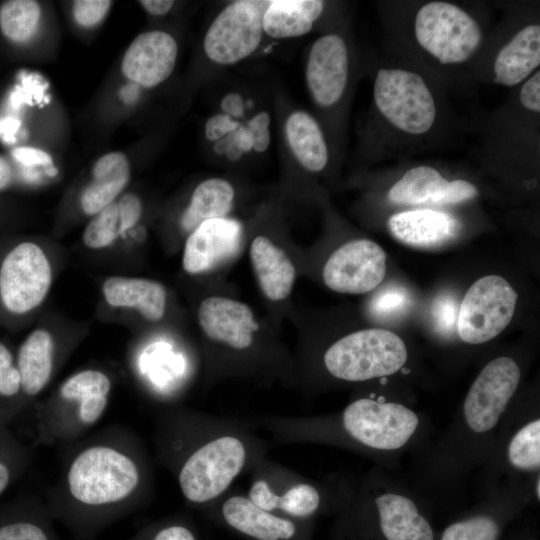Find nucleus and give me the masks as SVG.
Masks as SVG:
<instances>
[{
    "label": "nucleus",
    "instance_id": "f257e3e1",
    "mask_svg": "<svg viewBox=\"0 0 540 540\" xmlns=\"http://www.w3.org/2000/svg\"><path fill=\"white\" fill-rule=\"evenodd\" d=\"M253 427L249 421L207 413L179 414L171 421L169 454L188 502L213 503L267 457L269 444Z\"/></svg>",
    "mask_w": 540,
    "mask_h": 540
},
{
    "label": "nucleus",
    "instance_id": "f03ea898",
    "mask_svg": "<svg viewBox=\"0 0 540 540\" xmlns=\"http://www.w3.org/2000/svg\"><path fill=\"white\" fill-rule=\"evenodd\" d=\"M408 358L403 340L395 333L371 328L353 332L330 345L323 355L327 372L336 379L362 382L392 375Z\"/></svg>",
    "mask_w": 540,
    "mask_h": 540
},
{
    "label": "nucleus",
    "instance_id": "7ed1b4c3",
    "mask_svg": "<svg viewBox=\"0 0 540 540\" xmlns=\"http://www.w3.org/2000/svg\"><path fill=\"white\" fill-rule=\"evenodd\" d=\"M141 472L136 462L117 449L93 446L72 461L67 482L79 502L100 506L119 502L138 488Z\"/></svg>",
    "mask_w": 540,
    "mask_h": 540
},
{
    "label": "nucleus",
    "instance_id": "20e7f679",
    "mask_svg": "<svg viewBox=\"0 0 540 540\" xmlns=\"http://www.w3.org/2000/svg\"><path fill=\"white\" fill-rule=\"evenodd\" d=\"M414 33L419 45L443 65L467 61L482 42L476 20L457 5L442 1L418 10Z\"/></svg>",
    "mask_w": 540,
    "mask_h": 540
},
{
    "label": "nucleus",
    "instance_id": "39448f33",
    "mask_svg": "<svg viewBox=\"0 0 540 540\" xmlns=\"http://www.w3.org/2000/svg\"><path fill=\"white\" fill-rule=\"evenodd\" d=\"M374 102L395 128L411 135L426 133L436 118L433 95L423 78L404 69H380L373 87Z\"/></svg>",
    "mask_w": 540,
    "mask_h": 540
},
{
    "label": "nucleus",
    "instance_id": "423d86ee",
    "mask_svg": "<svg viewBox=\"0 0 540 540\" xmlns=\"http://www.w3.org/2000/svg\"><path fill=\"white\" fill-rule=\"evenodd\" d=\"M251 472L247 496L260 508L297 520L319 511L325 496L321 487L296 471L265 457Z\"/></svg>",
    "mask_w": 540,
    "mask_h": 540
},
{
    "label": "nucleus",
    "instance_id": "0eeeda50",
    "mask_svg": "<svg viewBox=\"0 0 540 540\" xmlns=\"http://www.w3.org/2000/svg\"><path fill=\"white\" fill-rule=\"evenodd\" d=\"M518 295L501 276L478 279L466 292L458 313L457 333L468 344H481L499 335L510 323Z\"/></svg>",
    "mask_w": 540,
    "mask_h": 540
},
{
    "label": "nucleus",
    "instance_id": "6e6552de",
    "mask_svg": "<svg viewBox=\"0 0 540 540\" xmlns=\"http://www.w3.org/2000/svg\"><path fill=\"white\" fill-rule=\"evenodd\" d=\"M520 377L519 365L511 357H497L484 366L463 402L462 420L470 434L485 435L498 425Z\"/></svg>",
    "mask_w": 540,
    "mask_h": 540
},
{
    "label": "nucleus",
    "instance_id": "1a4fd4ad",
    "mask_svg": "<svg viewBox=\"0 0 540 540\" xmlns=\"http://www.w3.org/2000/svg\"><path fill=\"white\" fill-rule=\"evenodd\" d=\"M269 1L239 0L228 4L209 26L204 52L214 63L235 64L260 45L263 15Z\"/></svg>",
    "mask_w": 540,
    "mask_h": 540
},
{
    "label": "nucleus",
    "instance_id": "9d476101",
    "mask_svg": "<svg viewBox=\"0 0 540 540\" xmlns=\"http://www.w3.org/2000/svg\"><path fill=\"white\" fill-rule=\"evenodd\" d=\"M51 281V266L44 251L37 244L21 243L8 253L0 268L2 303L10 312L26 313L42 303Z\"/></svg>",
    "mask_w": 540,
    "mask_h": 540
},
{
    "label": "nucleus",
    "instance_id": "9b49d317",
    "mask_svg": "<svg viewBox=\"0 0 540 540\" xmlns=\"http://www.w3.org/2000/svg\"><path fill=\"white\" fill-rule=\"evenodd\" d=\"M386 273V254L368 239L351 240L335 250L325 263L323 279L339 293L363 294L375 289Z\"/></svg>",
    "mask_w": 540,
    "mask_h": 540
},
{
    "label": "nucleus",
    "instance_id": "f8f14e48",
    "mask_svg": "<svg viewBox=\"0 0 540 540\" xmlns=\"http://www.w3.org/2000/svg\"><path fill=\"white\" fill-rule=\"evenodd\" d=\"M215 507L221 520L231 529L254 540H301L302 530L297 520L254 504L246 493L228 491L209 504Z\"/></svg>",
    "mask_w": 540,
    "mask_h": 540
},
{
    "label": "nucleus",
    "instance_id": "ddd939ff",
    "mask_svg": "<svg viewBox=\"0 0 540 540\" xmlns=\"http://www.w3.org/2000/svg\"><path fill=\"white\" fill-rule=\"evenodd\" d=\"M349 74V57L345 41L337 34H327L312 45L306 82L317 104L330 107L342 97Z\"/></svg>",
    "mask_w": 540,
    "mask_h": 540
},
{
    "label": "nucleus",
    "instance_id": "4468645a",
    "mask_svg": "<svg viewBox=\"0 0 540 540\" xmlns=\"http://www.w3.org/2000/svg\"><path fill=\"white\" fill-rule=\"evenodd\" d=\"M243 228L231 218L210 219L199 224L188 236L183 267L190 274L209 271L237 254Z\"/></svg>",
    "mask_w": 540,
    "mask_h": 540
},
{
    "label": "nucleus",
    "instance_id": "2eb2a0df",
    "mask_svg": "<svg viewBox=\"0 0 540 540\" xmlns=\"http://www.w3.org/2000/svg\"><path fill=\"white\" fill-rule=\"evenodd\" d=\"M198 320L211 341L238 352L253 346L254 334L259 329L248 305L226 297L204 299L199 306Z\"/></svg>",
    "mask_w": 540,
    "mask_h": 540
},
{
    "label": "nucleus",
    "instance_id": "dca6fc26",
    "mask_svg": "<svg viewBox=\"0 0 540 540\" xmlns=\"http://www.w3.org/2000/svg\"><path fill=\"white\" fill-rule=\"evenodd\" d=\"M178 55L172 35L160 30L139 34L126 50L121 63L123 74L146 88L164 82L173 72Z\"/></svg>",
    "mask_w": 540,
    "mask_h": 540
},
{
    "label": "nucleus",
    "instance_id": "f3484780",
    "mask_svg": "<svg viewBox=\"0 0 540 540\" xmlns=\"http://www.w3.org/2000/svg\"><path fill=\"white\" fill-rule=\"evenodd\" d=\"M478 195L477 188L465 180H446L436 169L418 166L408 170L389 190L391 202L404 205L456 204Z\"/></svg>",
    "mask_w": 540,
    "mask_h": 540
},
{
    "label": "nucleus",
    "instance_id": "a211bd4d",
    "mask_svg": "<svg viewBox=\"0 0 540 540\" xmlns=\"http://www.w3.org/2000/svg\"><path fill=\"white\" fill-rule=\"evenodd\" d=\"M388 228L400 242L427 248L454 238L459 230V222L446 212L419 209L392 215L388 220Z\"/></svg>",
    "mask_w": 540,
    "mask_h": 540
},
{
    "label": "nucleus",
    "instance_id": "6ab92c4d",
    "mask_svg": "<svg viewBox=\"0 0 540 540\" xmlns=\"http://www.w3.org/2000/svg\"><path fill=\"white\" fill-rule=\"evenodd\" d=\"M380 530L386 540H433L430 523L415 502L397 492H385L374 499Z\"/></svg>",
    "mask_w": 540,
    "mask_h": 540
},
{
    "label": "nucleus",
    "instance_id": "aec40b11",
    "mask_svg": "<svg viewBox=\"0 0 540 540\" xmlns=\"http://www.w3.org/2000/svg\"><path fill=\"white\" fill-rule=\"evenodd\" d=\"M250 258L264 295L272 301L287 298L292 291L296 271L286 252L267 237L258 236L252 241Z\"/></svg>",
    "mask_w": 540,
    "mask_h": 540
},
{
    "label": "nucleus",
    "instance_id": "412c9836",
    "mask_svg": "<svg viewBox=\"0 0 540 540\" xmlns=\"http://www.w3.org/2000/svg\"><path fill=\"white\" fill-rule=\"evenodd\" d=\"M102 292L110 306L135 309L147 321L157 322L165 314L166 291L156 281L110 277L103 283Z\"/></svg>",
    "mask_w": 540,
    "mask_h": 540
},
{
    "label": "nucleus",
    "instance_id": "4be33fe9",
    "mask_svg": "<svg viewBox=\"0 0 540 540\" xmlns=\"http://www.w3.org/2000/svg\"><path fill=\"white\" fill-rule=\"evenodd\" d=\"M539 64L540 26L531 24L518 31L497 54L495 81L504 86H514L527 78Z\"/></svg>",
    "mask_w": 540,
    "mask_h": 540
},
{
    "label": "nucleus",
    "instance_id": "5701e85b",
    "mask_svg": "<svg viewBox=\"0 0 540 540\" xmlns=\"http://www.w3.org/2000/svg\"><path fill=\"white\" fill-rule=\"evenodd\" d=\"M93 180L81 196L82 210L95 215L112 204L130 179V164L120 152H111L100 157L92 169Z\"/></svg>",
    "mask_w": 540,
    "mask_h": 540
},
{
    "label": "nucleus",
    "instance_id": "b1692460",
    "mask_svg": "<svg viewBox=\"0 0 540 540\" xmlns=\"http://www.w3.org/2000/svg\"><path fill=\"white\" fill-rule=\"evenodd\" d=\"M323 9L324 2L319 0L269 1L263 15V32L274 39L303 36L311 31Z\"/></svg>",
    "mask_w": 540,
    "mask_h": 540
},
{
    "label": "nucleus",
    "instance_id": "393cba45",
    "mask_svg": "<svg viewBox=\"0 0 540 540\" xmlns=\"http://www.w3.org/2000/svg\"><path fill=\"white\" fill-rule=\"evenodd\" d=\"M285 134L288 145L298 162L308 171L320 172L328 162V148L316 120L304 111L287 118Z\"/></svg>",
    "mask_w": 540,
    "mask_h": 540
},
{
    "label": "nucleus",
    "instance_id": "a878e982",
    "mask_svg": "<svg viewBox=\"0 0 540 540\" xmlns=\"http://www.w3.org/2000/svg\"><path fill=\"white\" fill-rule=\"evenodd\" d=\"M53 351V338L44 329L33 331L21 345L17 369L21 388L26 394H38L49 382L53 368Z\"/></svg>",
    "mask_w": 540,
    "mask_h": 540
},
{
    "label": "nucleus",
    "instance_id": "bb28decb",
    "mask_svg": "<svg viewBox=\"0 0 540 540\" xmlns=\"http://www.w3.org/2000/svg\"><path fill=\"white\" fill-rule=\"evenodd\" d=\"M111 389L110 379L101 371L84 370L67 378L60 395L78 403L79 419L85 424L96 423L103 415Z\"/></svg>",
    "mask_w": 540,
    "mask_h": 540
},
{
    "label": "nucleus",
    "instance_id": "cd10ccee",
    "mask_svg": "<svg viewBox=\"0 0 540 540\" xmlns=\"http://www.w3.org/2000/svg\"><path fill=\"white\" fill-rule=\"evenodd\" d=\"M235 192L233 186L222 178L201 182L193 191L189 206L180 223L186 232H192L206 220L224 218L232 208Z\"/></svg>",
    "mask_w": 540,
    "mask_h": 540
},
{
    "label": "nucleus",
    "instance_id": "c85d7f7f",
    "mask_svg": "<svg viewBox=\"0 0 540 540\" xmlns=\"http://www.w3.org/2000/svg\"><path fill=\"white\" fill-rule=\"evenodd\" d=\"M506 457L512 468L538 472L540 467V419L527 421L510 438Z\"/></svg>",
    "mask_w": 540,
    "mask_h": 540
},
{
    "label": "nucleus",
    "instance_id": "c756f323",
    "mask_svg": "<svg viewBox=\"0 0 540 540\" xmlns=\"http://www.w3.org/2000/svg\"><path fill=\"white\" fill-rule=\"evenodd\" d=\"M40 13V6L36 1H7L0 8L1 30L13 41H26L36 31Z\"/></svg>",
    "mask_w": 540,
    "mask_h": 540
},
{
    "label": "nucleus",
    "instance_id": "7c9ffc66",
    "mask_svg": "<svg viewBox=\"0 0 540 540\" xmlns=\"http://www.w3.org/2000/svg\"><path fill=\"white\" fill-rule=\"evenodd\" d=\"M409 290L390 283L377 291L368 304V313L376 321L390 322L405 316L412 305Z\"/></svg>",
    "mask_w": 540,
    "mask_h": 540
},
{
    "label": "nucleus",
    "instance_id": "2f4dec72",
    "mask_svg": "<svg viewBox=\"0 0 540 540\" xmlns=\"http://www.w3.org/2000/svg\"><path fill=\"white\" fill-rule=\"evenodd\" d=\"M120 234L118 206L113 202L94 215L84 230L83 242L88 248L101 249L109 246Z\"/></svg>",
    "mask_w": 540,
    "mask_h": 540
},
{
    "label": "nucleus",
    "instance_id": "473e14b6",
    "mask_svg": "<svg viewBox=\"0 0 540 540\" xmlns=\"http://www.w3.org/2000/svg\"><path fill=\"white\" fill-rule=\"evenodd\" d=\"M499 525L487 515L457 521L444 530L441 540H497Z\"/></svg>",
    "mask_w": 540,
    "mask_h": 540
},
{
    "label": "nucleus",
    "instance_id": "72a5a7b5",
    "mask_svg": "<svg viewBox=\"0 0 540 540\" xmlns=\"http://www.w3.org/2000/svg\"><path fill=\"white\" fill-rule=\"evenodd\" d=\"M459 307L454 295L444 293L434 300L431 315L435 329L442 335L448 336L457 330Z\"/></svg>",
    "mask_w": 540,
    "mask_h": 540
},
{
    "label": "nucleus",
    "instance_id": "f704fd0d",
    "mask_svg": "<svg viewBox=\"0 0 540 540\" xmlns=\"http://www.w3.org/2000/svg\"><path fill=\"white\" fill-rule=\"evenodd\" d=\"M111 5L112 1L107 0H77L73 3L72 12L79 25L91 27L102 21Z\"/></svg>",
    "mask_w": 540,
    "mask_h": 540
},
{
    "label": "nucleus",
    "instance_id": "c9c22d12",
    "mask_svg": "<svg viewBox=\"0 0 540 540\" xmlns=\"http://www.w3.org/2000/svg\"><path fill=\"white\" fill-rule=\"evenodd\" d=\"M20 388V374L13 365L12 355L7 347L0 343V395L13 396Z\"/></svg>",
    "mask_w": 540,
    "mask_h": 540
},
{
    "label": "nucleus",
    "instance_id": "e433bc0d",
    "mask_svg": "<svg viewBox=\"0 0 540 540\" xmlns=\"http://www.w3.org/2000/svg\"><path fill=\"white\" fill-rule=\"evenodd\" d=\"M270 120V115L262 111L253 116L247 123L246 128L252 137L253 150L257 153L266 151L270 144Z\"/></svg>",
    "mask_w": 540,
    "mask_h": 540
},
{
    "label": "nucleus",
    "instance_id": "4c0bfd02",
    "mask_svg": "<svg viewBox=\"0 0 540 540\" xmlns=\"http://www.w3.org/2000/svg\"><path fill=\"white\" fill-rule=\"evenodd\" d=\"M122 233L132 228L140 219L142 204L140 199L132 193L124 194L117 202Z\"/></svg>",
    "mask_w": 540,
    "mask_h": 540
},
{
    "label": "nucleus",
    "instance_id": "58836bf2",
    "mask_svg": "<svg viewBox=\"0 0 540 540\" xmlns=\"http://www.w3.org/2000/svg\"><path fill=\"white\" fill-rule=\"evenodd\" d=\"M0 540H48L44 531L27 522L13 523L0 528Z\"/></svg>",
    "mask_w": 540,
    "mask_h": 540
},
{
    "label": "nucleus",
    "instance_id": "ea45409f",
    "mask_svg": "<svg viewBox=\"0 0 540 540\" xmlns=\"http://www.w3.org/2000/svg\"><path fill=\"white\" fill-rule=\"evenodd\" d=\"M240 124L226 114H215L205 124V137L218 141L239 128Z\"/></svg>",
    "mask_w": 540,
    "mask_h": 540
},
{
    "label": "nucleus",
    "instance_id": "a19ab883",
    "mask_svg": "<svg viewBox=\"0 0 540 540\" xmlns=\"http://www.w3.org/2000/svg\"><path fill=\"white\" fill-rule=\"evenodd\" d=\"M520 101L522 105L532 111H540V72L537 71L529 78L520 90Z\"/></svg>",
    "mask_w": 540,
    "mask_h": 540
},
{
    "label": "nucleus",
    "instance_id": "79ce46f5",
    "mask_svg": "<svg viewBox=\"0 0 540 540\" xmlns=\"http://www.w3.org/2000/svg\"><path fill=\"white\" fill-rule=\"evenodd\" d=\"M12 157L25 166L49 165L52 159L48 153L33 147H18L12 151Z\"/></svg>",
    "mask_w": 540,
    "mask_h": 540
},
{
    "label": "nucleus",
    "instance_id": "37998d69",
    "mask_svg": "<svg viewBox=\"0 0 540 540\" xmlns=\"http://www.w3.org/2000/svg\"><path fill=\"white\" fill-rule=\"evenodd\" d=\"M152 540H197L193 532L179 524L169 525L160 529Z\"/></svg>",
    "mask_w": 540,
    "mask_h": 540
},
{
    "label": "nucleus",
    "instance_id": "c03bdc74",
    "mask_svg": "<svg viewBox=\"0 0 540 540\" xmlns=\"http://www.w3.org/2000/svg\"><path fill=\"white\" fill-rule=\"evenodd\" d=\"M224 114L233 117H240L244 113V104L242 97L237 93H229L221 101Z\"/></svg>",
    "mask_w": 540,
    "mask_h": 540
},
{
    "label": "nucleus",
    "instance_id": "a18cd8bd",
    "mask_svg": "<svg viewBox=\"0 0 540 540\" xmlns=\"http://www.w3.org/2000/svg\"><path fill=\"white\" fill-rule=\"evenodd\" d=\"M174 2L171 0H142L140 5L151 15L162 16L170 11Z\"/></svg>",
    "mask_w": 540,
    "mask_h": 540
},
{
    "label": "nucleus",
    "instance_id": "49530a36",
    "mask_svg": "<svg viewBox=\"0 0 540 540\" xmlns=\"http://www.w3.org/2000/svg\"><path fill=\"white\" fill-rule=\"evenodd\" d=\"M239 146L243 153L253 149V141L250 132L245 126H239L235 131Z\"/></svg>",
    "mask_w": 540,
    "mask_h": 540
},
{
    "label": "nucleus",
    "instance_id": "de8ad7c7",
    "mask_svg": "<svg viewBox=\"0 0 540 540\" xmlns=\"http://www.w3.org/2000/svg\"><path fill=\"white\" fill-rule=\"evenodd\" d=\"M18 121L14 119H4L0 121V134L7 141H12L13 134L18 128Z\"/></svg>",
    "mask_w": 540,
    "mask_h": 540
},
{
    "label": "nucleus",
    "instance_id": "09e8293b",
    "mask_svg": "<svg viewBox=\"0 0 540 540\" xmlns=\"http://www.w3.org/2000/svg\"><path fill=\"white\" fill-rule=\"evenodd\" d=\"M12 180V170L9 163L0 164V191L9 185Z\"/></svg>",
    "mask_w": 540,
    "mask_h": 540
},
{
    "label": "nucleus",
    "instance_id": "8fccbe9b",
    "mask_svg": "<svg viewBox=\"0 0 540 540\" xmlns=\"http://www.w3.org/2000/svg\"><path fill=\"white\" fill-rule=\"evenodd\" d=\"M9 482V470L0 462V495L5 490Z\"/></svg>",
    "mask_w": 540,
    "mask_h": 540
},
{
    "label": "nucleus",
    "instance_id": "3c124183",
    "mask_svg": "<svg viewBox=\"0 0 540 540\" xmlns=\"http://www.w3.org/2000/svg\"><path fill=\"white\" fill-rule=\"evenodd\" d=\"M539 483H540V479H539V476H538L537 480H536V483H535V495L537 496L538 500L540 498Z\"/></svg>",
    "mask_w": 540,
    "mask_h": 540
}]
</instances>
